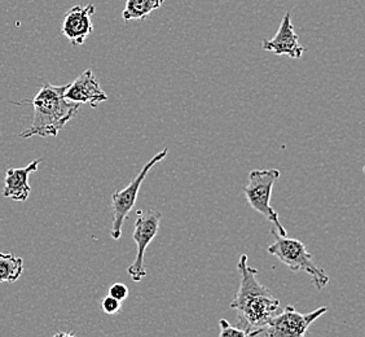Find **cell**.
<instances>
[{
	"label": "cell",
	"mask_w": 365,
	"mask_h": 337,
	"mask_svg": "<svg viewBox=\"0 0 365 337\" xmlns=\"http://www.w3.org/2000/svg\"><path fill=\"white\" fill-rule=\"evenodd\" d=\"M237 270L239 292L230 303V308L237 313L236 327L242 331L245 336H258L269 321L280 313L282 306L272 292L258 281V270L249 266L246 254H240Z\"/></svg>",
	"instance_id": "6da1fadb"
},
{
	"label": "cell",
	"mask_w": 365,
	"mask_h": 337,
	"mask_svg": "<svg viewBox=\"0 0 365 337\" xmlns=\"http://www.w3.org/2000/svg\"><path fill=\"white\" fill-rule=\"evenodd\" d=\"M68 84L55 86L44 84L42 89L31 100L34 117L31 125L20 134V138L28 139L31 136H57L65 125L77 116L81 104L66 100L63 94Z\"/></svg>",
	"instance_id": "7a4b0ae2"
},
{
	"label": "cell",
	"mask_w": 365,
	"mask_h": 337,
	"mask_svg": "<svg viewBox=\"0 0 365 337\" xmlns=\"http://www.w3.org/2000/svg\"><path fill=\"white\" fill-rule=\"evenodd\" d=\"M272 233L274 236V243L268 246L267 252L280 261L281 263L288 266L292 271H303L309 275L317 291H323L329 283V275L314 262L312 253L307 251L302 241L281 236L274 227Z\"/></svg>",
	"instance_id": "3957f363"
},
{
	"label": "cell",
	"mask_w": 365,
	"mask_h": 337,
	"mask_svg": "<svg viewBox=\"0 0 365 337\" xmlns=\"http://www.w3.org/2000/svg\"><path fill=\"white\" fill-rule=\"evenodd\" d=\"M280 176V170L277 168L252 170L247 176V186L244 187V193L247 204L266 218L269 223H272L279 235L287 236V230L281 223L277 211L271 206L272 188Z\"/></svg>",
	"instance_id": "277c9868"
},
{
	"label": "cell",
	"mask_w": 365,
	"mask_h": 337,
	"mask_svg": "<svg viewBox=\"0 0 365 337\" xmlns=\"http://www.w3.org/2000/svg\"><path fill=\"white\" fill-rule=\"evenodd\" d=\"M169 154V148L165 147L161 152L153 156L149 161L143 166L140 173L135 176L134 181L130 183L123 190L115 191L112 195V211H113V226L110 236L112 239L120 240L122 236V227L128 217L130 211L134 209L136 197L139 195L141 184L145 181L148 173L150 168L157 165L158 162L162 161Z\"/></svg>",
	"instance_id": "5b68a950"
},
{
	"label": "cell",
	"mask_w": 365,
	"mask_h": 337,
	"mask_svg": "<svg viewBox=\"0 0 365 337\" xmlns=\"http://www.w3.org/2000/svg\"><path fill=\"white\" fill-rule=\"evenodd\" d=\"M327 308H319L307 314H301L293 305H287L279 314L269 321V323L260 331L258 336L302 337L307 333L309 326L320 316L327 314Z\"/></svg>",
	"instance_id": "8992f818"
},
{
	"label": "cell",
	"mask_w": 365,
	"mask_h": 337,
	"mask_svg": "<svg viewBox=\"0 0 365 337\" xmlns=\"http://www.w3.org/2000/svg\"><path fill=\"white\" fill-rule=\"evenodd\" d=\"M138 218L135 222L134 233L133 238L136 243L138 248V254L131 266L128 267V274L134 281H143L147 276V268L144 263V256L147 251L148 246L153 241L158 230H160V222H161V213L155 211H138Z\"/></svg>",
	"instance_id": "52a82bcc"
},
{
	"label": "cell",
	"mask_w": 365,
	"mask_h": 337,
	"mask_svg": "<svg viewBox=\"0 0 365 337\" xmlns=\"http://www.w3.org/2000/svg\"><path fill=\"white\" fill-rule=\"evenodd\" d=\"M95 14V6L87 4L85 7L76 6L71 8L63 17V36L71 42V46L78 47L86 42V39L91 36L93 31L92 16Z\"/></svg>",
	"instance_id": "ba28073f"
},
{
	"label": "cell",
	"mask_w": 365,
	"mask_h": 337,
	"mask_svg": "<svg viewBox=\"0 0 365 337\" xmlns=\"http://www.w3.org/2000/svg\"><path fill=\"white\" fill-rule=\"evenodd\" d=\"M63 96L71 103L87 104L91 108H96L108 100V95L100 87L91 69L83 71L73 84H68Z\"/></svg>",
	"instance_id": "9c48e42d"
},
{
	"label": "cell",
	"mask_w": 365,
	"mask_h": 337,
	"mask_svg": "<svg viewBox=\"0 0 365 337\" xmlns=\"http://www.w3.org/2000/svg\"><path fill=\"white\" fill-rule=\"evenodd\" d=\"M263 49L272 52L277 56H289L290 59H301L306 49L299 43V38L295 34L290 14L287 12L276 36L263 42Z\"/></svg>",
	"instance_id": "30bf717a"
},
{
	"label": "cell",
	"mask_w": 365,
	"mask_h": 337,
	"mask_svg": "<svg viewBox=\"0 0 365 337\" xmlns=\"http://www.w3.org/2000/svg\"><path fill=\"white\" fill-rule=\"evenodd\" d=\"M41 161L42 160H34L25 168H8L6 179H4L3 196L14 200L17 203H25L31 192V187L29 184V176L36 173Z\"/></svg>",
	"instance_id": "8fae6325"
},
{
	"label": "cell",
	"mask_w": 365,
	"mask_h": 337,
	"mask_svg": "<svg viewBox=\"0 0 365 337\" xmlns=\"http://www.w3.org/2000/svg\"><path fill=\"white\" fill-rule=\"evenodd\" d=\"M165 0H127L122 17L125 21L144 20L155 9H160Z\"/></svg>",
	"instance_id": "7c38bea8"
},
{
	"label": "cell",
	"mask_w": 365,
	"mask_h": 337,
	"mask_svg": "<svg viewBox=\"0 0 365 337\" xmlns=\"http://www.w3.org/2000/svg\"><path fill=\"white\" fill-rule=\"evenodd\" d=\"M24 261L11 253H0V283H14L22 275Z\"/></svg>",
	"instance_id": "4fadbf2b"
},
{
	"label": "cell",
	"mask_w": 365,
	"mask_h": 337,
	"mask_svg": "<svg viewBox=\"0 0 365 337\" xmlns=\"http://www.w3.org/2000/svg\"><path fill=\"white\" fill-rule=\"evenodd\" d=\"M101 309L108 316H115L122 309V302L115 300L112 296H106L101 301Z\"/></svg>",
	"instance_id": "5bb4252c"
},
{
	"label": "cell",
	"mask_w": 365,
	"mask_h": 337,
	"mask_svg": "<svg viewBox=\"0 0 365 337\" xmlns=\"http://www.w3.org/2000/svg\"><path fill=\"white\" fill-rule=\"evenodd\" d=\"M219 326H220L219 337H246L245 333H244L242 331L240 330V328H237V327H233V326H231V323H230V322H227L225 319H220V321H219Z\"/></svg>",
	"instance_id": "9a60e30c"
},
{
	"label": "cell",
	"mask_w": 365,
	"mask_h": 337,
	"mask_svg": "<svg viewBox=\"0 0 365 337\" xmlns=\"http://www.w3.org/2000/svg\"><path fill=\"white\" fill-rule=\"evenodd\" d=\"M109 296H112L118 301H125L128 297V288L123 283H114L112 287L109 288Z\"/></svg>",
	"instance_id": "2e32d148"
}]
</instances>
